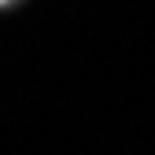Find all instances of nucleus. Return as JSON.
Returning <instances> with one entry per match:
<instances>
[{
  "label": "nucleus",
  "mask_w": 155,
  "mask_h": 155,
  "mask_svg": "<svg viewBox=\"0 0 155 155\" xmlns=\"http://www.w3.org/2000/svg\"><path fill=\"white\" fill-rule=\"evenodd\" d=\"M8 4H11V0H0V8H8Z\"/></svg>",
  "instance_id": "obj_1"
}]
</instances>
